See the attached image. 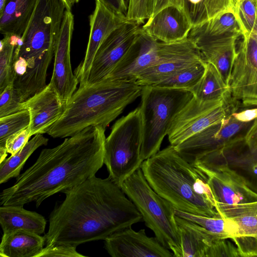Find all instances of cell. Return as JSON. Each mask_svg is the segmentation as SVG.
I'll list each match as a JSON object with an SVG mask.
<instances>
[{
	"label": "cell",
	"instance_id": "6da1fadb",
	"mask_svg": "<svg viewBox=\"0 0 257 257\" xmlns=\"http://www.w3.org/2000/svg\"><path fill=\"white\" fill-rule=\"evenodd\" d=\"M65 198L51 213L45 246L76 247L104 240L143 218L120 186L109 177L95 175L63 192Z\"/></svg>",
	"mask_w": 257,
	"mask_h": 257
},
{
	"label": "cell",
	"instance_id": "7a4b0ae2",
	"mask_svg": "<svg viewBox=\"0 0 257 257\" xmlns=\"http://www.w3.org/2000/svg\"><path fill=\"white\" fill-rule=\"evenodd\" d=\"M105 127H88L58 146L44 149L36 162L0 195L1 205L35 202L63 193L95 175L104 164Z\"/></svg>",
	"mask_w": 257,
	"mask_h": 257
},
{
	"label": "cell",
	"instance_id": "3957f363",
	"mask_svg": "<svg viewBox=\"0 0 257 257\" xmlns=\"http://www.w3.org/2000/svg\"><path fill=\"white\" fill-rule=\"evenodd\" d=\"M141 168L151 187L174 208L189 213L222 217L207 178L170 145L143 161Z\"/></svg>",
	"mask_w": 257,
	"mask_h": 257
},
{
	"label": "cell",
	"instance_id": "277c9868",
	"mask_svg": "<svg viewBox=\"0 0 257 257\" xmlns=\"http://www.w3.org/2000/svg\"><path fill=\"white\" fill-rule=\"evenodd\" d=\"M142 89L135 81L108 79L79 86L47 134L54 138H63L89 126L106 128L141 96Z\"/></svg>",
	"mask_w": 257,
	"mask_h": 257
},
{
	"label": "cell",
	"instance_id": "5b68a950",
	"mask_svg": "<svg viewBox=\"0 0 257 257\" xmlns=\"http://www.w3.org/2000/svg\"><path fill=\"white\" fill-rule=\"evenodd\" d=\"M141 96L142 142L140 156L144 161L160 151L174 118L193 94L188 89L144 86Z\"/></svg>",
	"mask_w": 257,
	"mask_h": 257
},
{
	"label": "cell",
	"instance_id": "8992f818",
	"mask_svg": "<svg viewBox=\"0 0 257 257\" xmlns=\"http://www.w3.org/2000/svg\"><path fill=\"white\" fill-rule=\"evenodd\" d=\"M120 187L142 215L146 225L173 253L180 244L174 207L151 187L141 168L124 180Z\"/></svg>",
	"mask_w": 257,
	"mask_h": 257
},
{
	"label": "cell",
	"instance_id": "52a82bcc",
	"mask_svg": "<svg viewBox=\"0 0 257 257\" xmlns=\"http://www.w3.org/2000/svg\"><path fill=\"white\" fill-rule=\"evenodd\" d=\"M206 175L216 209L225 219L257 214V193L225 163L200 158L193 164Z\"/></svg>",
	"mask_w": 257,
	"mask_h": 257
},
{
	"label": "cell",
	"instance_id": "ba28073f",
	"mask_svg": "<svg viewBox=\"0 0 257 257\" xmlns=\"http://www.w3.org/2000/svg\"><path fill=\"white\" fill-rule=\"evenodd\" d=\"M142 123L140 107L118 119L104 143V164L108 177L121 184L141 168Z\"/></svg>",
	"mask_w": 257,
	"mask_h": 257
},
{
	"label": "cell",
	"instance_id": "9c48e42d",
	"mask_svg": "<svg viewBox=\"0 0 257 257\" xmlns=\"http://www.w3.org/2000/svg\"><path fill=\"white\" fill-rule=\"evenodd\" d=\"M66 9L63 0H38L15 49L14 59H24L28 69L45 56L54 54Z\"/></svg>",
	"mask_w": 257,
	"mask_h": 257
},
{
	"label": "cell",
	"instance_id": "30bf717a",
	"mask_svg": "<svg viewBox=\"0 0 257 257\" xmlns=\"http://www.w3.org/2000/svg\"><path fill=\"white\" fill-rule=\"evenodd\" d=\"M193 50L192 43L187 38L172 43L162 42L146 33L142 27L124 57L106 79L135 81L137 75L143 70L190 55Z\"/></svg>",
	"mask_w": 257,
	"mask_h": 257
},
{
	"label": "cell",
	"instance_id": "8fae6325",
	"mask_svg": "<svg viewBox=\"0 0 257 257\" xmlns=\"http://www.w3.org/2000/svg\"><path fill=\"white\" fill-rule=\"evenodd\" d=\"M238 110L226 98L219 101L201 102L193 96L175 116L170 126L167 135L170 145H179Z\"/></svg>",
	"mask_w": 257,
	"mask_h": 257
},
{
	"label": "cell",
	"instance_id": "7c38bea8",
	"mask_svg": "<svg viewBox=\"0 0 257 257\" xmlns=\"http://www.w3.org/2000/svg\"><path fill=\"white\" fill-rule=\"evenodd\" d=\"M234 112L174 146L175 149L184 159L193 164L202 157L245 138L255 118L241 121L237 119Z\"/></svg>",
	"mask_w": 257,
	"mask_h": 257
},
{
	"label": "cell",
	"instance_id": "4fadbf2b",
	"mask_svg": "<svg viewBox=\"0 0 257 257\" xmlns=\"http://www.w3.org/2000/svg\"><path fill=\"white\" fill-rule=\"evenodd\" d=\"M242 36L228 86L229 99L239 109L257 88V34L244 32Z\"/></svg>",
	"mask_w": 257,
	"mask_h": 257
},
{
	"label": "cell",
	"instance_id": "5bb4252c",
	"mask_svg": "<svg viewBox=\"0 0 257 257\" xmlns=\"http://www.w3.org/2000/svg\"><path fill=\"white\" fill-rule=\"evenodd\" d=\"M144 24L127 21L101 43L92 61L86 84L106 79L126 54Z\"/></svg>",
	"mask_w": 257,
	"mask_h": 257
},
{
	"label": "cell",
	"instance_id": "9a60e30c",
	"mask_svg": "<svg viewBox=\"0 0 257 257\" xmlns=\"http://www.w3.org/2000/svg\"><path fill=\"white\" fill-rule=\"evenodd\" d=\"M127 21L124 14L101 0H95L94 10L89 17L90 34L86 54L74 73L79 86L86 84L94 57L101 43Z\"/></svg>",
	"mask_w": 257,
	"mask_h": 257
},
{
	"label": "cell",
	"instance_id": "2e32d148",
	"mask_svg": "<svg viewBox=\"0 0 257 257\" xmlns=\"http://www.w3.org/2000/svg\"><path fill=\"white\" fill-rule=\"evenodd\" d=\"M73 27V15L71 11L66 9L55 49L54 68L50 82L65 104L76 91L79 83L72 72L70 61V45Z\"/></svg>",
	"mask_w": 257,
	"mask_h": 257
},
{
	"label": "cell",
	"instance_id": "e0dca14e",
	"mask_svg": "<svg viewBox=\"0 0 257 257\" xmlns=\"http://www.w3.org/2000/svg\"><path fill=\"white\" fill-rule=\"evenodd\" d=\"M104 247L112 257H171L173 254L156 237H149L144 229L132 227L115 232L104 240Z\"/></svg>",
	"mask_w": 257,
	"mask_h": 257
},
{
	"label": "cell",
	"instance_id": "ac0fdd59",
	"mask_svg": "<svg viewBox=\"0 0 257 257\" xmlns=\"http://www.w3.org/2000/svg\"><path fill=\"white\" fill-rule=\"evenodd\" d=\"M65 104L50 82L27 99L23 107L30 114L31 136L47 133L63 114Z\"/></svg>",
	"mask_w": 257,
	"mask_h": 257
},
{
	"label": "cell",
	"instance_id": "d6986e66",
	"mask_svg": "<svg viewBox=\"0 0 257 257\" xmlns=\"http://www.w3.org/2000/svg\"><path fill=\"white\" fill-rule=\"evenodd\" d=\"M200 158L225 163L257 193V149L250 150L245 138L232 142Z\"/></svg>",
	"mask_w": 257,
	"mask_h": 257
},
{
	"label": "cell",
	"instance_id": "ffe728a7",
	"mask_svg": "<svg viewBox=\"0 0 257 257\" xmlns=\"http://www.w3.org/2000/svg\"><path fill=\"white\" fill-rule=\"evenodd\" d=\"M191 28L184 13L175 6L163 9L142 26L146 33L164 43L175 42L187 38Z\"/></svg>",
	"mask_w": 257,
	"mask_h": 257
},
{
	"label": "cell",
	"instance_id": "44dd1931",
	"mask_svg": "<svg viewBox=\"0 0 257 257\" xmlns=\"http://www.w3.org/2000/svg\"><path fill=\"white\" fill-rule=\"evenodd\" d=\"M238 37H222L194 42L204 61L214 65L227 87L236 56V41Z\"/></svg>",
	"mask_w": 257,
	"mask_h": 257
},
{
	"label": "cell",
	"instance_id": "7402d4cb",
	"mask_svg": "<svg viewBox=\"0 0 257 257\" xmlns=\"http://www.w3.org/2000/svg\"><path fill=\"white\" fill-rule=\"evenodd\" d=\"M180 244L175 257H205L213 240L217 238L198 224L176 216Z\"/></svg>",
	"mask_w": 257,
	"mask_h": 257
},
{
	"label": "cell",
	"instance_id": "603a6c76",
	"mask_svg": "<svg viewBox=\"0 0 257 257\" xmlns=\"http://www.w3.org/2000/svg\"><path fill=\"white\" fill-rule=\"evenodd\" d=\"M0 224L3 233L24 230L40 235L45 232L46 220L35 211L27 210L22 205H1Z\"/></svg>",
	"mask_w": 257,
	"mask_h": 257
},
{
	"label": "cell",
	"instance_id": "cb8c5ba5",
	"mask_svg": "<svg viewBox=\"0 0 257 257\" xmlns=\"http://www.w3.org/2000/svg\"><path fill=\"white\" fill-rule=\"evenodd\" d=\"M44 236L24 230L3 233L0 255L3 257H38L44 247Z\"/></svg>",
	"mask_w": 257,
	"mask_h": 257
},
{
	"label": "cell",
	"instance_id": "d4e9b609",
	"mask_svg": "<svg viewBox=\"0 0 257 257\" xmlns=\"http://www.w3.org/2000/svg\"><path fill=\"white\" fill-rule=\"evenodd\" d=\"M38 0H6L0 11V31L22 37Z\"/></svg>",
	"mask_w": 257,
	"mask_h": 257
},
{
	"label": "cell",
	"instance_id": "484cf974",
	"mask_svg": "<svg viewBox=\"0 0 257 257\" xmlns=\"http://www.w3.org/2000/svg\"><path fill=\"white\" fill-rule=\"evenodd\" d=\"M242 33L234 8H232L203 24L192 28L188 38L195 42L209 38L239 37Z\"/></svg>",
	"mask_w": 257,
	"mask_h": 257
},
{
	"label": "cell",
	"instance_id": "4316f807",
	"mask_svg": "<svg viewBox=\"0 0 257 257\" xmlns=\"http://www.w3.org/2000/svg\"><path fill=\"white\" fill-rule=\"evenodd\" d=\"M203 61L199 52L162 62L140 72L135 81L141 86L154 85L178 71Z\"/></svg>",
	"mask_w": 257,
	"mask_h": 257
},
{
	"label": "cell",
	"instance_id": "83f0119b",
	"mask_svg": "<svg viewBox=\"0 0 257 257\" xmlns=\"http://www.w3.org/2000/svg\"><path fill=\"white\" fill-rule=\"evenodd\" d=\"M234 8V0H181L180 8L192 28L203 24Z\"/></svg>",
	"mask_w": 257,
	"mask_h": 257
},
{
	"label": "cell",
	"instance_id": "f1b7e54d",
	"mask_svg": "<svg viewBox=\"0 0 257 257\" xmlns=\"http://www.w3.org/2000/svg\"><path fill=\"white\" fill-rule=\"evenodd\" d=\"M191 91L193 96L201 102L221 101L228 94V87L219 71L212 63L207 62L202 77Z\"/></svg>",
	"mask_w": 257,
	"mask_h": 257
},
{
	"label": "cell",
	"instance_id": "f546056e",
	"mask_svg": "<svg viewBox=\"0 0 257 257\" xmlns=\"http://www.w3.org/2000/svg\"><path fill=\"white\" fill-rule=\"evenodd\" d=\"M48 141L43 134L34 135L20 151L0 162V183L17 178L30 156L39 147L47 145Z\"/></svg>",
	"mask_w": 257,
	"mask_h": 257
},
{
	"label": "cell",
	"instance_id": "4dcf8cb0",
	"mask_svg": "<svg viewBox=\"0 0 257 257\" xmlns=\"http://www.w3.org/2000/svg\"><path fill=\"white\" fill-rule=\"evenodd\" d=\"M175 214L198 224L217 238L231 239L236 235L233 223L230 219L199 215L176 209Z\"/></svg>",
	"mask_w": 257,
	"mask_h": 257
},
{
	"label": "cell",
	"instance_id": "1f68e13d",
	"mask_svg": "<svg viewBox=\"0 0 257 257\" xmlns=\"http://www.w3.org/2000/svg\"><path fill=\"white\" fill-rule=\"evenodd\" d=\"M21 38L16 35H6L1 41L0 92L14 83V53Z\"/></svg>",
	"mask_w": 257,
	"mask_h": 257
},
{
	"label": "cell",
	"instance_id": "d6a6232c",
	"mask_svg": "<svg viewBox=\"0 0 257 257\" xmlns=\"http://www.w3.org/2000/svg\"><path fill=\"white\" fill-rule=\"evenodd\" d=\"M204 61L183 69L152 86L191 90L202 77L205 69Z\"/></svg>",
	"mask_w": 257,
	"mask_h": 257
},
{
	"label": "cell",
	"instance_id": "836d02e7",
	"mask_svg": "<svg viewBox=\"0 0 257 257\" xmlns=\"http://www.w3.org/2000/svg\"><path fill=\"white\" fill-rule=\"evenodd\" d=\"M29 111L23 109L0 117V162L7 156L6 144L7 140L14 134L27 128L30 124Z\"/></svg>",
	"mask_w": 257,
	"mask_h": 257
},
{
	"label": "cell",
	"instance_id": "e575fe53",
	"mask_svg": "<svg viewBox=\"0 0 257 257\" xmlns=\"http://www.w3.org/2000/svg\"><path fill=\"white\" fill-rule=\"evenodd\" d=\"M234 11L243 33L257 34V5L255 0H234Z\"/></svg>",
	"mask_w": 257,
	"mask_h": 257
},
{
	"label": "cell",
	"instance_id": "d590c367",
	"mask_svg": "<svg viewBox=\"0 0 257 257\" xmlns=\"http://www.w3.org/2000/svg\"><path fill=\"white\" fill-rule=\"evenodd\" d=\"M25 101L22 93L13 83L10 84L0 92V117L23 110Z\"/></svg>",
	"mask_w": 257,
	"mask_h": 257
},
{
	"label": "cell",
	"instance_id": "8d00e7d4",
	"mask_svg": "<svg viewBox=\"0 0 257 257\" xmlns=\"http://www.w3.org/2000/svg\"><path fill=\"white\" fill-rule=\"evenodd\" d=\"M153 0H128L126 17L127 21L144 24L152 15Z\"/></svg>",
	"mask_w": 257,
	"mask_h": 257
},
{
	"label": "cell",
	"instance_id": "74e56055",
	"mask_svg": "<svg viewBox=\"0 0 257 257\" xmlns=\"http://www.w3.org/2000/svg\"><path fill=\"white\" fill-rule=\"evenodd\" d=\"M239 257L236 246L228 238H215L208 248L205 257Z\"/></svg>",
	"mask_w": 257,
	"mask_h": 257
},
{
	"label": "cell",
	"instance_id": "f35d334b",
	"mask_svg": "<svg viewBox=\"0 0 257 257\" xmlns=\"http://www.w3.org/2000/svg\"><path fill=\"white\" fill-rule=\"evenodd\" d=\"M76 247L66 245L45 246L38 257H84Z\"/></svg>",
	"mask_w": 257,
	"mask_h": 257
},
{
	"label": "cell",
	"instance_id": "ab89813d",
	"mask_svg": "<svg viewBox=\"0 0 257 257\" xmlns=\"http://www.w3.org/2000/svg\"><path fill=\"white\" fill-rule=\"evenodd\" d=\"M231 220L237 229V236H257V214Z\"/></svg>",
	"mask_w": 257,
	"mask_h": 257
},
{
	"label": "cell",
	"instance_id": "60d3db41",
	"mask_svg": "<svg viewBox=\"0 0 257 257\" xmlns=\"http://www.w3.org/2000/svg\"><path fill=\"white\" fill-rule=\"evenodd\" d=\"M31 137L29 126L12 136L6 142L8 153L11 155L16 154L25 146Z\"/></svg>",
	"mask_w": 257,
	"mask_h": 257
},
{
	"label": "cell",
	"instance_id": "b9f144b4",
	"mask_svg": "<svg viewBox=\"0 0 257 257\" xmlns=\"http://www.w3.org/2000/svg\"><path fill=\"white\" fill-rule=\"evenodd\" d=\"M245 141L250 150L257 149V117L246 133Z\"/></svg>",
	"mask_w": 257,
	"mask_h": 257
},
{
	"label": "cell",
	"instance_id": "7bdbcfd3",
	"mask_svg": "<svg viewBox=\"0 0 257 257\" xmlns=\"http://www.w3.org/2000/svg\"><path fill=\"white\" fill-rule=\"evenodd\" d=\"M181 0H153L152 18L163 9L169 6H175L180 8ZM149 18V19H150Z\"/></svg>",
	"mask_w": 257,
	"mask_h": 257
},
{
	"label": "cell",
	"instance_id": "ee69618b",
	"mask_svg": "<svg viewBox=\"0 0 257 257\" xmlns=\"http://www.w3.org/2000/svg\"><path fill=\"white\" fill-rule=\"evenodd\" d=\"M237 119L244 121H251L257 117V108L238 110L233 113Z\"/></svg>",
	"mask_w": 257,
	"mask_h": 257
},
{
	"label": "cell",
	"instance_id": "f6af8a7d",
	"mask_svg": "<svg viewBox=\"0 0 257 257\" xmlns=\"http://www.w3.org/2000/svg\"><path fill=\"white\" fill-rule=\"evenodd\" d=\"M64 2L66 10L71 11L72 6L76 3H78L80 0H63Z\"/></svg>",
	"mask_w": 257,
	"mask_h": 257
},
{
	"label": "cell",
	"instance_id": "bcb514c9",
	"mask_svg": "<svg viewBox=\"0 0 257 257\" xmlns=\"http://www.w3.org/2000/svg\"><path fill=\"white\" fill-rule=\"evenodd\" d=\"M6 0H0V11H1L5 5V2Z\"/></svg>",
	"mask_w": 257,
	"mask_h": 257
},
{
	"label": "cell",
	"instance_id": "7dc6e473",
	"mask_svg": "<svg viewBox=\"0 0 257 257\" xmlns=\"http://www.w3.org/2000/svg\"><path fill=\"white\" fill-rule=\"evenodd\" d=\"M101 1H102L103 2H104V3L108 4V5L111 6L112 7H113L112 6V0H101Z\"/></svg>",
	"mask_w": 257,
	"mask_h": 257
},
{
	"label": "cell",
	"instance_id": "c3c4849f",
	"mask_svg": "<svg viewBox=\"0 0 257 257\" xmlns=\"http://www.w3.org/2000/svg\"><path fill=\"white\" fill-rule=\"evenodd\" d=\"M255 1L256 2V5H257V0H255Z\"/></svg>",
	"mask_w": 257,
	"mask_h": 257
}]
</instances>
